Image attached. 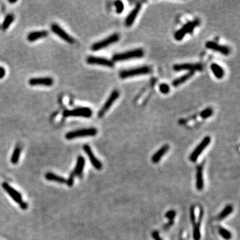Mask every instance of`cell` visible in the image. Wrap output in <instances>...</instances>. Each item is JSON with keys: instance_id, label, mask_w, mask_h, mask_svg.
I'll use <instances>...</instances> for the list:
<instances>
[{"instance_id": "8", "label": "cell", "mask_w": 240, "mask_h": 240, "mask_svg": "<svg viewBox=\"0 0 240 240\" xmlns=\"http://www.w3.org/2000/svg\"><path fill=\"white\" fill-rule=\"evenodd\" d=\"M211 142V137L209 136H206L203 138V140L199 144V145L196 147V149L191 153L190 160L192 162H196L199 156L202 153V151L206 149Z\"/></svg>"}, {"instance_id": "38", "label": "cell", "mask_w": 240, "mask_h": 240, "mask_svg": "<svg viewBox=\"0 0 240 240\" xmlns=\"http://www.w3.org/2000/svg\"><path fill=\"white\" fill-rule=\"evenodd\" d=\"M173 224V220H170L167 224H166L164 226H163V228H164V229H168L169 227H170L171 226H172Z\"/></svg>"}, {"instance_id": "13", "label": "cell", "mask_w": 240, "mask_h": 240, "mask_svg": "<svg viewBox=\"0 0 240 240\" xmlns=\"http://www.w3.org/2000/svg\"><path fill=\"white\" fill-rule=\"evenodd\" d=\"M54 83V79L50 77H38L33 78L29 80V84L32 86L43 85L49 87Z\"/></svg>"}, {"instance_id": "33", "label": "cell", "mask_w": 240, "mask_h": 240, "mask_svg": "<svg viewBox=\"0 0 240 240\" xmlns=\"http://www.w3.org/2000/svg\"><path fill=\"white\" fill-rule=\"evenodd\" d=\"M190 219L193 224L196 223V214H195V206H191L190 209Z\"/></svg>"}, {"instance_id": "2", "label": "cell", "mask_w": 240, "mask_h": 240, "mask_svg": "<svg viewBox=\"0 0 240 240\" xmlns=\"http://www.w3.org/2000/svg\"><path fill=\"white\" fill-rule=\"evenodd\" d=\"M151 68L149 66H140V67H137L135 68L122 70L120 73V77L121 79L130 78L133 77H136V76L148 74L151 72Z\"/></svg>"}, {"instance_id": "39", "label": "cell", "mask_w": 240, "mask_h": 240, "mask_svg": "<svg viewBox=\"0 0 240 240\" xmlns=\"http://www.w3.org/2000/svg\"><path fill=\"white\" fill-rule=\"evenodd\" d=\"M16 2H17V1H9V3H16Z\"/></svg>"}, {"instance_id": "32", "label": "cell", "mask_w": 240, "mask_h": 240, "mask_svg": "<svg viewBox=\"0 0 240 240\" xmlns=\"http://www.w3.org/2000/svg\"><path fill=\"white\" fill-rule=\"evenodd\" d=\"M75 177V173H74V171H72V172H71V173H70V175H69V178L68 179L67 181H66V183H67L68 186L71 187V186H73Z\"/></svg>"}, {"instance_id": "34", "label": "cell", "mask_w": 240, "mask_h": 240, "mask_svg": "<svg viewBox=\"0 0 240 240\" xmlns=\"http://www.w3.org/2000/svg\"><path fill=\"white\" fill-rule=\"evenodd\" d=\"M176 216V212L174 210H170L169 212H167L166 214V217L169 219L170 220H173V219L175 218Z\"/></svg>"}, {"instance_id": "36", "label": "cell", "mask_w": 240, "mask_h": 240, "mask_svg": "<svg viewBox=\"0 0 240 240\" xmlns=\"http://www.w3.org/2000/svg\"><path fill=\"white\" fill-rule=\"evenodd\" d=\"M6 69H5L4 68L2 67V66H0V79H2L5 77V75H6Z\"/></svg>"}, {"instance_id": "14", "label": "cell", "mask_w": 240, "mask_h": 240, "mask_svg": "<svg viewBox=\"0 0 240 240\" xmlns=\"http://www.w3.org/2000/svg\"><path fill=\"white\" fill-rule=\"evenodd\" d=\"M83 149L84 151L86 153V154L88 155L89 161L91 163L92 166L95 168L96 170H100L102 169V163L100 162V161L97 158L94 154L93 153L92 150H91V148L89 145H85L83 147Z\"/></svg>"}, {"instance_id": "37", "label": "cell", "mask_w": 240, "mask_h": 240, "mask_svg": "<svg viewBox=\"0 0 240 240\" xmlns=\"http://www.w3.org/2000/svg\"><path fill=\"white\" fill-rule=\"evenodd\" d=\"M19 204L20 207H21V209H23V210H25V209H28V203L26 202H24L22 201L21 203H19Z\"/></svg>"}, {"instance_id": "12", "label": "cell", "mask_w": 240, "mask_h": 240, "mask_svg": "<svg viewBox=\"0 0 240 240\" xmlns=\"http://www.w3.org/2000/svg\"><path fill=\"white\" fill-rule=\"evenodd\" d=\"M206 47L207 49H210L214 52H219L222 55H228L230 53V49L226 45H222L220 44H218L217 43L215 42H212V41H209L207 42L206 43Z\"/></svg>"}, {"instance_id": "40", "label": "cell", "mask_w": 240, "mask_h": 240, "mask_svg": "<svg viewBox=\"0 0 240 240\" xmlns=\"http://www.w3.org/2000/svg\"><path fill=\"white\" fill-rule=\"evenodd\" d=\"M181 240H183V239H181Z\"/></svg>"}, {"instance_id": "29", "label": "cell", "mask_w": 240, "mask_h": 240, "mask_svg": "<svg viewBox=\"0 0 240 240\" xmlns=\"http://www.w3.org/2000/svg\"><path fill=\"white\" fill-rule=\"evenodd\" d=\"M212 114H213V110L210 108H208L203 110V111H201V113H200L201 117L203 119L208 118V117L212 116Z\"/></svg>"}, {"instance_id": "11", "label": "cell", "mask_w": 240, "mask_h": 240, "mask_svg": "<svg viewBox=\"0 0 240 240\" xmlns=\"http://www.w3.org/2000/svg\"><path fill=\"white\" fill-rule=\"evenodd\" d=\"M86 61L87 63L90 65H98L108 68H114V66L113 61L105 58L97 57V56H89L87 58Z\"/></svg>"}, {"instance_id": "28", "label": "cell", "mask_w": 240, "mask_h": 240, "mask_svg": "<svg viewBox=\"0 0 240 240\" xmlns=\"http://www.w3.org/2000/svg\"><path fill=\"white\" fill-rule=\"evenodd\" d=\"M219 234H220V236L226 240H229L232 237V233L229 231H228L226 228L219 227Z\"/></svg>"}, {"instance_id": "15", "label": "cell", "mask_w": 240, "mask_h": 240, "mask_svg": "<svg viewBox=\"0 0 240 240\" xmlns=\"http://www.w3.org/2000/svg\"><path fill=\"white\" fill-rule=\"evenodd\" d=\"M2 187L5 191L9 194V196L11 197L13 200L17 202L18 203H20L22 202V196L18 191H16L12 187L10 186L8 183H3L2 184Z\"/></svg>"}, {"instance_id": "26", "label": "cell", "mask_w": 240, "mask_h": 240, "mask_svg": "<svg viewBox=\"0 0 240 240\" xmlns=\"http://www.w3.org/2000/svg\"><path fill=\"white\" fill-rule=\"evenodd\" d=\"M233 212V207L231 205H228L226 207H225L223 211L219 214V216H218V219L219 220H222V219H223L224 218H226L227 217L229 214H231L232 212Z\"/></svg>"}, {"instance_id": "16", "label": "cell", "mask_w": 240, "mask_h": 240, "mask_svg": "<svg viewBox=\"0 0 240 240\" xmlns=\"http://www.w3.org/2000/svg\"><path fill=\"white\" fill-rule=\"evenodd\" d=\"M141 8V4L140 3L137 4L136 6L132 9V11L129 13L128 16H127L125 21V23L127 27H130L131 25H132L133 23H134L135 19L137 17V15L139 14L140 12Z\"/></svg>"}, {"instance_id": "21", "label": "cell", "mask_w": 240, "mask_h": 240, "mask_svg": "<svg viewBox=\"0 0 240 240\" xmlns=\"http://www.w3.org/2000/svg\"><path fill=\"white\" fill-rule=\"evenodd\" d=\"M194 74H195V72H193V71H190V72H187V74H184L183 75L180 76V78H178L173 80V81L172 82V85L174 87L180 86V85L184 84L186 81H187L188 79H190L194 75Z\"/></svg>"}, {"instance_id": "35", "label": "cell", "mask_w": 240, "mask_h": 240, "mask_svg": "<svg viewBox=\"0 0 240 240\" xmlns=\"http://www.w3.org/2000/svg\"><path fill=\"white\" fill-rule=\"evenodd\" d=\"M152 237L155 240H163L161 237L160 236V234L158 232L155 231L152 233Z\"/></svg>"}, {"instance_id": "31", "label": "cell", "mask_w": 240, "mask_h": 240, "mask_svg": "<svg viewBox=\"0 0 240 240\" xmlns=\"http://www.w3.org/2000/svg\"><path fill=\"white\" fill-rule=\"evenodd\" d=\"M159 89L160 92L163 94H167L170 92V86L168 85L167 84H161L160 85Z\"/></svg>"}, {"instance_id": "1", "label": "cell", "mask_w": 240, "mask_h": 240, "mask_svg": "<svg viewBox=\"0 0 240 240\" xmlns=\"http://www.w3.org/2000/svg\"><path fill=\"white\" fill-rule=\"evenodd\" d=\"M144 55V50L141 48H137L127 51L124 53L117 54L113 56V62H124L132 59L142 58Z\"/></svg>"}, {"instance_id": "18", "label": "cell", "mask_w": 240, "mask_h": 240, "mask_svg": "<svg viewBox=\"0 0 240 240\" xmlns=\"http://www.w3.org/2000/svg\"><path fill=\"white\" fill-rule=\"evenodd\" d=\"M170 149V146L167 144H166L164 146H163L160 149L158 150L156 154H154V156H152L151 158V161L153 163H157L160 161V160L162 158V157L164 156L166 153Z\"/></svg>"}, {"instance_id": "20", "label": "cell", "mask_w": 240, "mask_h": 240, "mask_svg": "<svg viewBox=\"0 0 240 240\" xmlns=\"http://www.w3.org/2000/svg\"><path fill=\"white\" fill-rule=\"evenodd\" d=\"M85 160L83 156H79L77 160V163H76V167L73 171L75 173V176L81 177L83 173V170L85 166Z\"/></svg>"}, {"instance_id": "30", "label": "cell", "mask_w": 240, "mask_h": 240, "mask_svg": "<svg viewBox=\"0 0 240 240\" xmlns=\"http://www.w3.org/2000/svg\"><path fill=\"white\" fill-rule=\"evenodd\" d=\"M114 4H115V7L116 9V12L117 13L120 14L123 12L124 9V4L123 2L121 1H116Z\"/></svg>"}, {"instance_id": "10", "label": "cell", "mask_w": 240, "mask_h": 240, "mask_svg": "<svg viewBox=\"0 0 240 240\" xmlns=\"http://www.w3.org/2000/svg\"><path fill=\"white\" fill-rule=\"evenodd\" d=\"M51 29H52V31L55 34L57 35L61 39L64 40L65 42L69 44L74 43V39L66 32L64 29L61 28L59 25L56 23H53L52 25V27H51Z\"/></svg>"}, {"instance_id": "3", "label": "cell", "mask_w": 240, "mask_h": 240, "mask_svg": "<svg viewBox=\"0 0 240 240\" xmlns=\"http://www.w3.org/2000/svg\"><path fill=\"white\" fill-rule=\"evenodd\" d=\"M97 134H98L97 129L94 128V127H89V128H84L68 132L65 137L67 140H71L78 138V137L95 136Z\"/></svg>"}, {"instance_id": "17", "label": "cell", "mask_w": 240, "mask_h": 240, "mask_svg": "<svg viewBox=\"0 0 240 240\" xmlns=\"http://www.w3.org/2000/svg\"><path fill=\"white\" fill-rule=\"evenodd\" d=\"M48 35H49V33L47 31H45V30H43V31L33 32L28 34V40L30 42H35V41H37L38 39L46 38Z\"/></svg>"}, {"instance_id": "22", "label": "cell", "mask_w": 240, "mask_h": 240, "mask_svg": "<svg viewBox=\"0 0 240 240\" xmlns=\"http://www.w3.org/2000/svg\"><path fill=\"white\" fill-rule=\"evenodd\" d=\"M210 68L212 73L216 78H217V79H222L223 78L225 72L222 66H220L217 64L213 63L210 66Z\"/></svg>"}, {"instance_id": "5", "label": "cell", "mask_w": 240, "mask_h": 240, "mask_svg": "<svg viewBox=\"0 0 240 240\" xmlns=\"http://www.w3.org/2000/svg\"><path fill=\"white\" fill-rule=\"evenodd\" d=\"M120 39V35L118 33H114L105 39L100 41L98 42H96L91 45V50L96 52L101 49H103L107 47L110 46V45L114 44L118 42Z\"/></svg>"}, {"instance_id": "23", "label": "cell", "mask_w": 240, "mask_h": 240, "mask_svg": "<svg viewBox=\"0 0 240 240\" xmlns=\"http://www.w3.org/2000/svg\"><path fill=\"white\" fill-rule=\"evenodd\" d=\"M45 177L48 181H55V182L59 183H66V181H67V180H65L64 177L58 176V175L55 174V173H51V172L47 173L45 176Z\"/></svg>"}, {"instance_id": "7", "label": "cell", "mask_w": 240, "mask_h": 240, "mask_svg": "<svg viewBox=\"0 0 240 240\" xmlns=\"http://www.w3.org/2000/svg\"><path fill=\"white\" fill-rule=\"evenodd\" d=\"M120 97V92L117 90H114L110 96L108 97V100H106L105 102V104H104L103 107L101 108V110L98 112V117L100 118H101L104 116V115L108 111V110L111 108V107L112 106L115 101L119 98Z\"/></svg>"}, {"instance_id": "4", "label": "cell", "mask_w": 240, "mask_h": 240, "mask_svg": "<svg viewBox=\"0 0 240 240\" xmlns=\"http://www.w3.org/2000/svg\"><path fill=\"white\" fill-rule=\"evenodd\" d=\"M64 116L68 117H83L85 118H89L92 116L93 111L88 107H79L71 110H65L64 111Z\"/></svg>"}, {"instance_id": "19", "label": "cell", "mask_w": 240, "mask_h": 240, "mask_svg": "<svg viewBox=\"0 0 240 240\" xmlns=\"http://www.w3.org/2000/svg\"><path fill=\"white\" fill-rule=\"evenodd\" d=\"M203 166L202 165L199 166L197 167L196 173V188L198 190H202L203 189Z\"/></svg>"}, {"instance_id": "24", "label": "cell", "mask_w": 240, "mask_h": 240, "mask_svg": "<svg viewBox=\"0 0 240 240\" xmlns=\"http://www.w3.org/2000/svg\"><path fill=\"white\" fill-rule=\"evenodd\" d=\"M21 151H22V148L19 145L16 146L14 149V151L12 154V157H11V161L13 163V164H16L18 163L19 157H20V154H21Z\"/></svg>"}, {"instance_id": "6", "label": "cell", "mask_w": 240, "mask_h": 240, "mask_svg": "<svg viewBox=\"0 0 240 240\" xmlns=\"http://www.w3.org/2000/svg\"><path fill=\"white\" fill-rule=\"evenodd\" d=\"M199 24H200V21L197 19L194 20V21L193 22H190L187 23L186 24L183 25L182 28L180 29L178 31H177L175 33V35H174L175 39L177 41L181 40L183 38H184L186 34L193 32V29H195Z\"/></svg>"}, {"instance_id": "9", "label": "cell", "mask_w": 240, "mask_h": 240, "mask_svg": "<svg viewBox=\"0 0 240 240\" xmlns=\"http://www.w3.org/2000/svg\"><path fill=\"white\" fill-rule=\"evenodd\" d=\"M173 69L176 71H187L188 72L190 71H201L203 69V66L201 64H191V63H186V64H176L173 66Z\"/></svg>"}, {"instance_id": "25", "label": "cell", "mask_w": 240, "mask_h": 240, "mask_svg": "<svg viewBox=\"0 0 240 240\" xmlns=\"http://www.w3.org/2000/svg\"><path fill=\"white\" fill-rule=\"evenodd\" d=\"M193 236L194 240H200L201 232H200V222L195 223L193 224Z\"/></svg>"}, {"instance_id": "27", "label": "cell", "mask_w": 240, "mask_h": 240, "mask_svg": "<svg viewBox=\"0 0 240 240\" xmlns=\"http://www.w3.org/2000/svg\"><path fill=\"white\" fill-rule=\"evenodd\" d=\"M14 20V16L13 14H8V16L5 18L4 21L2 23V29L3 30H6L9 25H11Z\"/></svg>"}]
</instances>
